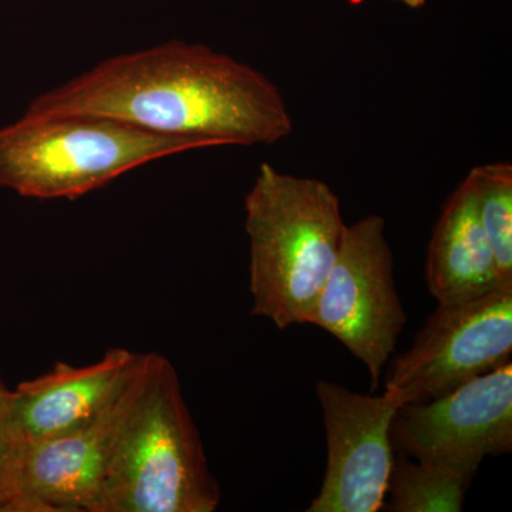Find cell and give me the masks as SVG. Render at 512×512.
<instances>
[{
    "instance_id": "cell-1",
    "label": "cell",
    "mask_w": 512,
    "mask_h": 512,
    "mask_svg": "<svg viewBox=\"0 0 512 512\" xmlns=\"http://www.w3.org/2000/svg\"><path fill=\"white\" fill-rule=\"evenodd\" d=\"M26 113L96 114L205 148L271 146L293 131L288 104L269 77L184 40L103 60L37 96Z\"/></svg>"
},
{
    "instance_id": "cell-2",
    "label": "cell",
    "mask_w": 512,
    "mask_h": 512,
    "mask_svg": "<svg viewBox=\"0 0 512 512\" xmlns=\"http://www.w3.org/2000/svg\"><path fill=\"white\" fill-rule=\"evenodd\" d=\"M346 227L328 184L261 164L245 195L252 315L278 329L309 325Z\"/></svg>"
},
{
    "instance_id": "cell-3",
    "label": "cell",
    "mask_w": 512,
    "mask_h": 512,
    "mask_svg": "<svg viewBox=\"0 0 512 512\" xmlns=\"http://www.w3.org/2000/svg\"><path fill=\"white\" fill-rule=\"evenodd\" d=\"M221 490L173 363L144 353L140 389L111 453L97 512H214Z\"/></svg>"
},
{
    "instance_id": "cell-4",
    "label": "cell",
    "mask_w": 512,
    "mask_h": 512,
    "mask_svg": "<svg viewBox=\"0 0 512 512\" xmlns=\"http://www.w3.org/2000/svg\"><path fill=\"white\" fill-rule=\"evenodd\" d=\"M201 148L96 114L25 111L0 128V187L35 200H76L141 165Z\"/></svg>"
},
{
    "instance_id": "cell-5",
    "label": "cell",
    "mask_w": 512,
    "mask_h": 512,
    "mask_svg": "<svg viewBox=\"0 0 512 512\" xmlns=\"http://www.w3.org/2000/svg\"><path fill=\"white\" fill-rule=\"evenodd\" d=\"M406 323L386 221L369 215L346 227L309 325L326 330L365 363L376 390Z\"/></svg>"
},
{
    "instance_id": "cell-6",
    "label": "cell",
    "mask_w": 512,
    "mask_h": 512,
    "mask_svg": "<svg viewBox=\"0 0 512 512\" xmlns=\"http://www.w3.org/2000/svg\"><path fill=\"white\" fill-rule=\"evenodd\" d=\"M512 285L439 303L413 345L389 360L384 392L403 404L426 402L511 362Z\"/></svg>"
},
{
    "instance_id": "cell-7",
    "label": "cell",
    "mask_w": 512,
    "mask_h": 512,
    "mask_svg": "<svg viewBox=\"0 0 512 512\" xmlns=\"http://www.w3.org/2000/svg\"><path fill=\"white\" fill-rule=\"evenodd\" d=\"M328 463L308 512H377L393 467L392 423L400 404L390 394L356 393L320 380Z\"/></svg>"
},
{
    "instance_id": "cell-8",
    "label": "cell",
    "mask_w": 512,
    "mask_h": 512,
    "mask_svg": "<svg viewBox=\"0 0 512 512\" xmlns=\"http://www.w3.org/2000/svg\"><path fill=\"white\" fill-rule=\"evenodd\" d=\"M390 433L393 447L414 460L480 467L484 457L510 453L511 362L436 399L403 404Z\"/></svg>"
},
{
    "instance_id": "cell-9",
    "label": "cell",
    "mask_w": 512,
    "mask_h": 512,
    "mask_svg": "<svg viewBox=\"0 0 512 512\" xmlns=\"http://www.w3.org/2000/svg\"><path fill=\"white\" fill-rule=\"evenodd\" d=\"M143 355L99 413L57 436L30 441L22 493L5 512H97L114 444L140 389Z\"/></svg>"
},
{
    "instance_id": "cell-10",
    "label": "cell",
    "mask_w": 512,
    "mask_h": 512,
    "mask_svg": "<svg viewBox=\"0 0 512 512\" xmlns=\"http://www.w3.org/2000/svg\"><path fill=\"white\" fill-rule=\"evenodd\" d=\"M138 353L111 348L87 366L56 363L15 389L16 412L29 441L49 439L79 426L120 392Z\"/></svg>"
},
{
    "instance_id": "cell-11",
    "label": "cell",
    "mask_w": 512,
    "mask_h": 512,
    "mask_svg": "<svg viewBox=\"0 0 512 512\" xmlns=\"http://www.w3.org/2000/svg\"><path fill=\"white\" fill-rule=\"evenodd\" d=\"M426 284L439 303L467 301L501 284L467 177L447 198L426 258Z\"/></svg>"
},
{
    "instance_id": "cell-12",
    "label": "cell",
    "mask_w": 512,
    "mask_h": 512,
    "mask_svg": "<svg viewBox=\"0 0 512 512\" xmlns=\"http://www.w3.org/2000/svg\"><path fill=\"white\" fill-rule=\"evenodd\" d=\"M478 467L436 460L394 458L389 488L393 512H460Z\"/></svg>"
},
{
    "instance_id": "cell-13",
    "label": "cell",
    "mask_w": 512,
    "mask_h": 512,
    "mask_svg": "<svg viewBox=\"0 0 512 512\" xmlns=\"http://www.w3.org/2000/svg\"><path fill=\"white\" fill-rule=\"evenodd\" d=\"M481 227L503 285H512V164L488 163L467 174Z\"/></svg>"
},
{
    "instance_id": "cell-14",
    "label": "cell",
    "mask_w": 512,
    "mask_h": 512,
    "mask_svg": "<svg viewBox=\"0 0 512 512\" xmlns=\"http://www.w3.org/2000/svg\"><path fill=\"white\" fill-rule=\"evenodd\" d=\"M29 444L16 412L15 390L0 377V512L22 493Z\"/></svg>"
},
{
    "instance_id": "cell-15",
    "label": "cell",
    "mask_w": 512,
    "mask_h": 512,
    "mask_svg": "<svg viewBox=\"0 0 512 512\" xmlns=\"http://www.w3.org/2000/svg\"><path fill=\"white\" fill-rule=\"evenodd\" d=\"M356 2H362V0H356ZM392 2L400 3L410 9H419L426 5L427 0H392Z\"/></svg>"
}]
</instances>
